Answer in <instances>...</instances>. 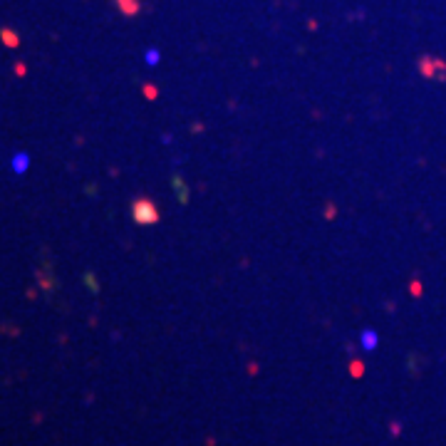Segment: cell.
<instances>
[{"instance_id": "obj_3", "label": "cell", "mask_w": 446, "mask_h": 446, "mask_svg": "<svg viewBox=\"0 0 446 446\" xmlns=\"http://www.w3.org/2000/svg\"><path fill=\"white\" fill-rule=\"evenodd\" d=\"M28 169V156H18L15 159V171H25Z\"/></svg>"}, {"instance_id": "obj_1", "label": "cell", "mask_w": 446, "mask_h": 446, "mask_svg": "<svg viewBox=\"0 0 446 446\" xmlns=\"http://www.w3.org/2000/svg\"><path fill=\"white\" fill-rule=\"evenodd\" d=\"M134 216H137V221L147 223V221H154V218H156V211H154V206H151L149 201H137Z\"/></svg>"}, {"instance_id": "obj_2", "label": "cell", "mask_w": 446, "mask_h": 446, "mask_svg": "<svg viewBox=\"0 0 446 446\" xmlns=\"http://www.w3.org/2000/svg\"><path fill=\"white\" fill-rule=\"evenodd\" d=\"M0 37L5 40V45H8V47H15V45H18V35H15V32H10L8 28L0 30Z\"/></svg>"}]
</instances>
